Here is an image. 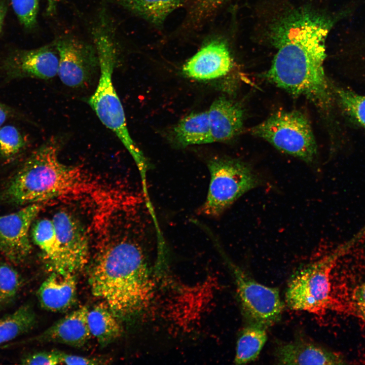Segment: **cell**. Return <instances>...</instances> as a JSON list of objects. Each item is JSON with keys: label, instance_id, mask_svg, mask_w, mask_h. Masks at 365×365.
Returning <instances> with one entry per match:
<instances>
[{"label": "cell", "instance_id": "27", "mask_svg": "<svg viewBox=\"0 0 365 365\" xmlns=\"http://www.w3.org/2000/svg\"><path fill=\"white\" fill-rule=\"evenodd\" d=\"M12 6L21 24L30 29L36 24L39 0H11Z\"/></svg>", "mask_w": 365, "mask_h": 365}, {"label": "cell", "instance_id": "29", "mask_svg": "<svg viewBox=\"0 0 365 365\" xmlns=\"http://www.w3.org/2000/svg\"><path fill=\"white\" fill-rule=\"evenodd\" d=\"M349 302L353 312L365 321V282L353 288Z\"/></svg>", "mask_w": 365, "mask_h": 365}, {"label": "cell", "instance_id": "19", "mask_svg": "<svg viewBox=\"0 0 365 365\" xmlns=\"http://www.w3.org/2000/svg\"><path fill=\"white\" fill-rule=\"evenodd\" d=\"M32 237L34 243L42 251L49 269L52 272L65 273L52 219L38 221L32 229Z\"/></svg>", "mask_w": 365, "mask_h": 365}, {"label": "cell", "instance_id": "1", "mask_svg": "<svg viewBox=\"0 0 365 365\" xmlns=\"http://www.w3.org/2000/svg\"><path fill=\"white\" fill-rule=\"evenodd\" d=\"M328 18L306 10L284 16L271 29L277 49L266 78L296 96L327 108L331 93L323 63L325 40L332 26Z\"/></svg>", "mask_w": 365, "mask_h": 365}, {"label": "cell", "instance_id": "21", "mask_svg": "<svg viewBox=\"0 0 365 365\" xmlns=\"http://www.w3.org/2000/svg\"><path fill=\"white\" fill-rule=\"evenodd\" d=\"M117 3L134 14L157 26L183 5L185 0H116Z\"/></svg>", "mask_w": 365, "mask_h": 365}, {"label": "cell", "instance_id": "26", "mask_svg": "<svg viewBox=\"0 0 365 365\" xmlns=\"http://www.w3.org/2000/svg\"><path fill=\"white\" fill-rule=\"evenodd\" d=\"M337 94L345 112L365 128V96L343 89H337Z\"/></svg>", "mask_w": 365, "mask_h": 365}, {"label": "cell", "instance_id": "32", "mask_svg": "<svg viewBox=\"0 0 365 365\" xmlns=\"http://www.w3.org/2000/svg\"><path fill=\"white\" fill-rule=\"evenodd\" d=\"M228 0H196L198 7L204 13L213 15Z\"/></svg>", "mask_w": 365, "mask_h": 365}, {"label": "cell", "instance_id": "13", "mask_svg": "<svg viewBox=\"0 0 365 365\" xmlns=\"http://www.w3.org/2000/svg\"><path fill=\"white\" fill-rule=\"evenodd\" d=\"M233 61L226 44L214 40L203 46L184 65L188 77L200 80L217 78L231 69Z\"/></svg>", "mask_w": 365, "mask_h": 365}, {"label": "cell", "instance_id": "15", "mask_svg": "<svg viewBox=\"0 0 365 365\" xmlns=\"http://www.w3.org/2000/svg\"><path fill=\"white\" fill-rule=\"evenodd\" d=\"M276 360L284 364H342L346 363L339 353L314 343L302 340L279 346Z\"/></svg>", "mask_w": 365, "mask_h": 365}, {"label": "cell", "instance_id": "11", "mask_svg": "<svg viewBox=\"0 0 365 365\" xmlns=\"http://www.w3.org/2000/svg\"><path fill=\"white\" fill-rule=\"evenodd\" d=\"M43 206L42 203L30 204L15 212L0 215V252L10 262L20 264L30 254L29 230Z\"/></svg>", "mask_w": 365, "mask_h": 365}, {"label": "cell", "instance_id": "9", "mask_svg": "<svg viewBox=\"0 0 365 365\" xmlns=\"http://www.w3.org/2000/svg\"><path fill=\"white\" fill-rule=\"evenodd\" d=\"M59 57L55 44L30 50H16L0 63V78L4 83L23 78L43 80L58 75Z\"/></svg>", "mask_w": 365, "mask_h": 365}, {"label": "cell", "instance_id": "3", "mask_svg": "<svg viewBox=\"0 0 365 365\" xmlns=\"http://www.w3.org/2000/svg\"><path fill=\"white\" fill-rule=\"evenodd\" d=\"M59 145L51 138L34 150L0 191V201L28 205L67 196H95L97 183L78 167L58 158Z\"/></svg>", "mask_w": 365, "mask_h": 365}, {"label": "cell", "instance_id": "18", "mask_svg": "<svg viewBox=\"0 0 365 365\" xmlns=\"http://www.w3.org/2000/svg\"><path fill=\"white\" fill-rule=\"evenodd\" d=\"M118 318L103 302L88 309L87 321L91 336L103 346L117 339L122 332Z\"/></svg>", "mask_w": 365, "mask_h": 365}, {"label": "cell", "instance_id": "2", "mask_svg": "<svg viewBox=\"0 0 365 365\" xmlns=\"http://www.w3.org/2000/svg\"><path fill=\"white\" fill-rule=\"evenodd\" d=\"M89 281L92 294L118 317H128L142 310L152 291L143 249L127 238L108 244L97 253Z\"/></svg>", "mask_w": 365, "mask_h": 365}, {"label": "cell", "instance_id": "24", "mask_svg": "<svg viewBox=\"0 0 365 365\" xmlns=\"http://www.w3.org/2000/svg\"><path fill=\"white\" fill-rule=\"evenodd\" d=\"M26 135L17 127L5 125L0 127V159L12 161L20 157L28 147Z\"/></svg>", "mask_w": 365, "mask_h": 365}, {"label": "cell", "instance_id": "30", "mask_svg": "<svg viewBox=\"0 0 365 365\" xmlns=\"http://www.w3.org/2000/svg\"><path fill=\"white\" fill-rule=\"evenodd\" d=\"M61 364H101L106 360L98 358L89 357L78 355L67 354L59 351Z\"/></svg>", "mask_w": 365, "mask_h": 365}, {"label": "cell", "instance_id": "22", "mask_svg": "<svg viewBox=\"0 0 365 365\" xmlns=\"http://www.w3.org/2000/svg\"><path fill=\"white\" fill-rule=\"evenodd\" d=\"M266 328L252 322L243 328L237 342L236 364L248 363L258 358L267 339Z\"/></svg>", "mask_w": 365, "mask_h": 365}, {"label": "cell", "instance_id": "33", "mask_svg": "<svg viewBox=\"0 0 365 365\" xmlns=\"http://www.w3.org/2000/svg\"><path fill=\"white\" fill-rule=\"evenodd\" d=\"M7 10L8 5L6 1L0 0V33L2 30Z\"/></svg>", "mask_w": 365, "mask_h": 365}, {"label": "cell", "instance_id": "31", "mask_svg": "<svg viewBox=\"0 0 365 365\" xmlns=\"http://www.w3.org/2000/svg\"><path fill=\"white\" fill-rule=\"evenodd\" d=\"M26 118L19 111L0 101V127L9 120L25 121Z\"/></svg>", "mask_w": 365, "mask_h": 365}, {"label": "cell", "instance_id": "14", "mask_svg": "<svg viewBox=\"0 0 365 365\" xmlns=\"http://www.w3.org/2000/svg\"><path fill=\"white\" fill-rule=\"evenodd\" d=\"M88 309L82 306L62 317L35 338V340L79 347L84 345L91 335L88 326Z\"/></svg>", "mask_w": 365, "mask_h": 365}, {"label": "cell", "instance_id": "34", "mask_svg": "<svg viewBox=\"0 0 365 365\" xmlns=\"http://www.w3.org/2000/svg\"><path fill=\"white\" fill-rule=\"evenodd\" d=\"M60 1V0H47L46 12L48 15H53L55 12Z\"/></svg>", "mask_w": 365, "mask_h": 365}, {"label": "cell", "instance_id": "4", "mask_svg": "<svg viewBox=\"0 0 365 365\" xmlns=\"http://www.w3.org/2000/svg\"><path fill=\"white\" fill-rule=\"evenodd\" d=\"M105 21L101 19L93 32L100 77L97 88L88 102L102 124L115 133L128 151L139 172L143 173L147 171L148 163L130 135L124 109L113 84L116 48Z\"/></svg>", "mask_w": 365, "mask_h": 365}, {"label": "cell", "instance_id": "10", "mask_svg": "<svg viewBox=\"0 0 365 365\" xmlns=\"http://www.w3.org/2000/svg\"><path fill=\"white\" fill-rule=\"evenodd\" d=\"M59 62L58 75L65 85L77 88L88 83L99 68L96 48L76 37H61L54 43Z\"/></svg>", "mask_w": 365, "mask_h": 365}, {"label": "cell", "instance_id": "8", "mask_svg": "<svg viewBox=\"0 0 365 365\" xmlns=\"http://www.w3.org/2000/svg\"><path fill=\"white\" fill-rule=\"evenodd\" d=\"M244 314L250 320L268 327L278 320L283 304L277 288L263 285L230 263Z\"/></svg>", "mask_w": 365, "mask_h": 365}, {"label": "cell", "instance_id": "16", "mask_svg": "<svg viewBox=\"0 0 365 365\" xmlns=\"http://www.w3.org/2000/svg\"><path fill=\"white\" fill-rule=\"evenodd\" d=\"M77 290L74 273L52 272L41 285L38 298L45 309L52 312L63 311L76 302Z\"/></svg>", "mask_w": 365, "mask_h": 365}, {"label": "cell", "instance_id": "25", "mask_svg": "<svg viewBox=\"0 0 365 365\" xmlns=\"http://www.w3.org/2000/svg\"><path fill=\"white\" fill-rule=\"evenodd\" d=\"M22 283L20 274L14 268L0 264V310L14 299Z\"/></svg>", "mask_w": 365, "mask_h": 365}, {"label": "cell", "instance_id": "20", "mask_svg": "<svg viewBox=\"0 0 365 365\" xmlns=\"http://www.w3.org/2000/svg\"><path fill=\"white\" fill-rule=\"evenodd\" d=\"M174 134L177 143L182 147L212 142L208 112L185 117L175 127Z\"/></svg>", "mask_w": 365, "mask_h": 365}, {"label": "cell", "instance_id": "28", "mask_svg": "<svg viewBox=\"0 0 365 365\" xmlns=\"http://www.w3.org/2000/svg\"><path fill=\"white\" fill-rule=\"evenodd\" d=\"M24 364L55 365L61 364L59 351H41L28 355L22 360Z\"/></svg>", "mask_w": 365, "mask_h": 365}, {"label": "cell", "instance_id": "17", "mask_svg": "<svg viewBox=\"0 0 365 365\" xmlns=\"http://www.w3.org/2000/svg\"><path fill=\"white\" fill-rule=\"evenodd\" d=\"M207 112L213 142L230 139L241 130L243 112L235 102L224 97L218 98Z\"/></svg>", "mask_w": 365, "mask_h": 365}, {"label": "cell", "instance_id": "7", "mask_svg": "<svg viewBox=\"0 0 365 365\" xmlns=\"http://www.w3.org/2000/svg\"><path fill=\"white\" fill-rule=\"evenodd\" d=\"M279 151L312 163L317 154L315 138L307 118L298 111H279L251 129Z\"/></svg>", "mask_w": 365, "mask_h": 365}, {"label": "cell", "instance_id": "5", "mask_svg": "<svg viewBox=\"0 0 365 365\" xmlns=\"http://www.w3.org/2000/svg\"><path fill=\"white\" fill-rule=\"evenodd\" d=\"M346 250L341 247L298 271L288 282L285 301L292 309L321 314L331 304V275L338 259Z\"/></svg>", "mask_w": 365, "mask_h": 365}, {"label": "cell", "instance_id": "6", "mask_svg": "<svg viewBox=\"0 0 365 365\" xmlns=\"http://www.w3.org/2000/svg\"><path fill=\"white\" fill-rule=\"evenodd\" d=\"M210 180L206 199L200 212L217 217L237 199L256 188L261 180L251 167L239 160L213 158L208 163Z\"/></svg>", "mask_w": 365, "mask_h": 365}, {"label": "cell", "instance_id": "23", "mask_svg": "<svg viewBox=\"0 0 365 365\" xmlns=\"http://www.w3.org/2000/svg\"><path fill=\"white\" fill-rule=\"evenodd\" d=\"M36 318L32 307L24 304L12 313L0 319V345L30 331Z\"/></svg>", "mask_w": 365, "mask_h": 365}, {"label": "cell", "instance_id": "12", "mask_svg": "<svg viewBox=\"0 0 365 365\" xmlns=\"http://www.w3.org/2000/svg\"><path fill=\"white\" fill-rule=\"evenodd\" d=\"M52 220L65 273L82 270L87 264L89 242L84 228L72 215L65 211L56 212Z\"/></svg>", "mask_w": 365, "mask_h": 365}]
</instances>
